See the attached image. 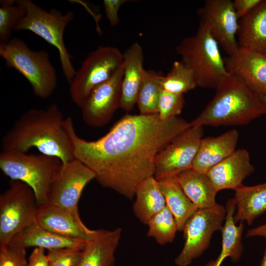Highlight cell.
I'll use <instances>...</instances> for the list:
<instances>
[{
  "instance_id": "1",
  "label": "cell",
  "mask_w": 266,
  "mask_h": 266,
  "mask_svg": "<svg viewBox=\"0 0 266 266\" xmlns=\"http://www.w3.org/2000/svg\"><path fill=\"white\" fill-rule=\"evenodd\" d=\"M67 127L74 158L94 172L100 185L132 200L137 185L154 176L158 154L191 124L179 117L163 121L158 113L127 114L93 141L77 135L70 117Z\"/></svg>"
},
{
  "instance_id": "2",
  "label": "cell",
  "mask_w": 266,
  "mask_h": 266,
  "mask_svg": "<svg viewBox=\"0 0 266 266\" xmlns=\"http://www.w3.org/2000/svg\"><path fill=\"white\" fill-rule=\"evenodd\" d=\"M0 145L2 151L25 153L35 148L63 163L74 159L66 118L56 103L24 113L3 135Z\"/></svg>"
},
{
  "instance_id": "3",
  "label": "cell",
  "mask_w": 266,
  "mask_h": 266,
  "mask_svg": "<svg viewBox=\"0 0 266 266\" xmlns=\"http://www.w3.org/2000/svg\"><path fill=\"white\" fill-rule=\"evenodd\" d=\"M213 99L191 122V126L243 125L266 114L257 96L232 74L224 76Z\"/></svg>"
},
{
  "instance_id": "4",
  "label": "cell",
  "mask_w": 266,
  "mask_h": 266,
  "mask_svg": "<svg viewBox=\"0 0 266 266\" xmlns=\"http://www.w3.org/2000/svg\"><path fill=\"white\" fill-rule=\"evenodd\" d=\"M219 45L208 29L200 22L196 33L176 46L181 61L193 71L197 87L215 89L228 73Z\"/></svg>"
},
{
  "instance_id": "5",
  "label": "cell",
  "mask_w": 266,
  "mask_h": 266,
  "mask_svg": "<svg viewBox=\"0 0 266 266\" xmlns=\"http://www.w3.org/2000/svg\"><path fill=\"white\" fill-rule=\"evenodd\" d=\"M0 56L8 67L15 69L27 79L37 97L48 98L55 90L57 74L47 51L33 50L23 40L15 37L0 42Z\"/></svg>"
},
{
  "instance_id": "6",
  "label": "cell",
  "mask_w": 266,
  "mask_h": 266,
  "mask_svg": "<svg viewBox=\"0 0 266 266\" xmlns=\"http://www.w3.org/2000/svg\"><path fill=\"white\" fill-rule=\"evenodd\" d=\"M16 1L25 7L26 14L17 23L14 31H31L54 46L59 52L63 74L70 84L76 71L71 63L72 56L64 43V33L67 25L74 19V13L68 11L63 14L55 8L48 11L31 0Z\"/></svg>"
},
{
  "instance_id": "7",
  "label": "cell",
  "mask_w": 266,
  "mask_h": 266,
  "mask_svg": "<svg viewBox=\"0 0 266 266\" xmlns=\"http://www.w3.org/2000/svg\"><path fill=\"white\" fill-rule=\"evenodd\" d=\"M62 162L43 154H28L15 151H1L0 168L11 180L21 181L33 190L38 206L47 203L52 179Z\"/></svg>"
},
{
  "instance_id": "8",
  "label": "cell",
  "mask_w": 266,
  "mask_h": 266,
  "mask_svg": "<svg viewBox=\"0 0 266 266\" xmlns=\"http://www.w3.org/2000/svg\"><path fill=\"white\" fill-rule=\"evenodd\" d=\"M38 207L32 189L11 180L9 188L0 196V247L7 246L14 236L36 222Z\"/></svg>"
},
{
  "instance_id": "9",
  "label": "cell",
  "mask_w": 266,
  "mask_h": 266,
  "mask_svg": "<svg viewBox=\"0 0 266 266\" xmlns=\"http://www.w3.org/2000/svg\"><path fill=\"white\" fill-rule=\"evenodd\" d=\"M123 62V53L116 47L99 46L91 52L69 84L72 101L80 107L92 91L109 80Z\"/></svg>"
},
{
  "instance_id": "10",
  "label": "cell",
  "mask_w": 266,
  "mask_h": 266,
  "mask_svg": "<svg viewBox=\"0 0 266 266\" xmlns=\"http://www.w3.org/2000/svg\"><path fill=\"white\" fill-rule=\"evenodd\" d=\"M226 215V208L218 203L198 209L182 230L185 242L175 260L177 266H188L207 249L213 233L222 231Z\"/></svg>"
},
{
  "instance_id": "11",
  "label": "cell",
  "mask_w": 266,
  "mask_h": 266,
  "mask_svg": "<svg viewBox=\"0 0 266 266\" xmlns=\"http://www.w3.org/2000/svg\"><path fill=\"white\" fill-rule=\"evenodd\" d=\"M202 127L191 125L158 154L154 173L157 181L176 177L193 168L203 138Z\"/></svg>"
},
{
  "instance_id": "12",
  "label": "cell",
  "mask_w": 266,
  "mask_h": 266,
  "mask_svg": "<svg viewBox=\"0 0 266 266\" xmlns=\"http://www.w3.org/2000/svg\"><path fill=\"white\" fill-rule=\"evenodd\" d=\"M95 177L90 168L76 159L62 163L51 181L47 203L78 212L83 191Z\"/></svg>"
},
{
  "instance_id": "13",
  "label": "cell",
  "mask_w": 266,
  "mask_h": 266,
  "mask_svg": "<svg viewBox=\"0 0 266 266\" xmlns=\"http://www.w3.org/2000/svg\"><path fill=\"white\" fill-rule=\"evenodd\" d=\"M197 14L212 35L228 55L238 48L236 36L239 19L231 0H206Z\"/></svg>"
},
{
  "instance_id": "14",
  "label": "cell",
  "mask_w": 266,
  "mask_h": 266,
  "mask_svg": "<svg viewBox=\"0 0 266 266\" xmlns=\"http://www.w3.org/2000/svg\"><path fill=\"white\" fill-rule=\"evenodd\" d=\"M123 75V64L109 80L92 91L80 107L82 118L87 125L92 127L106 125L120 107Z\"/></svg>"
},
{
  "instance_id": "15",
  "label": "cell",
  "mask_w": 266,
  "mask_h": 266,
  "mask_svg": "<svg viewBox=\"0 0 266 266\" xmlns=\"http://www.w3.org/2000/svg\"><path fill=\"white\" fill-rule=\"evenodd\" d=\"M226 69L256 95L266 92V55L239 47L224 58Z\"/></svg>"
},
{
  "instance_id": "16",
  "label": "cell",
  "mask_w": 266,
  "mask_h": 266,
  "mask_svg": "<svg viewBox=\"0 0 266 266\" xmlns=\"http://www.w3.org/2000/svg\"><path fill=\"white\" fill-rule=\"evenodd\" d=\"M36 221L56 234L85 242L94 232L84 224L78 212L48 203L38 206Z\"/></svg>"
},
{
  "instance_id": "17",
  "label": "cell",
  "mask_w": 266,
  "mask_h": 266,
  "mask_svg": "<svg viewBox=\"0 0 266 266\" xmlns=\"http://www.w3.org/2000/svg\"><path fill=\"white\" fill-rule=\"evenodd\" d=\"M254 171L250 155L245 149L236 150L207 173L213 186L218 192L224 189L238 188L243 181Z\"/></svg>"
},
{
  "instance_id": "18",
  "label": "cell",
  "mask_w": 266,
  "mask_h": 266,
  "mask_svg": "<svg viewBox=\"0 0 266 266\" xmlns=\"http://www.w3.org/2000/svg\"><path fill=\"white\" fill-rule=\"evenodd\" d=\"M123 75L121 85L120 107L126 111L133 109L145 72L141 46L135 42L123 53Z\"/></svg>"
},
{
  "instance_id": "19",
  "label": "cell",
  "mask_w": 266,
  "mask_h": 266,
  "mask_svg": "<svg viewBox=\"0 0 266 266\" xmlns=\"http://www.w3.org/2000/svg\"><path fill=\"white\" fill-rule=\"evenodd\" d=\"M122 233L120 228L94 230L85 243L77 266H114V254Z\"/></svg>"
},
{
  "instance_id": "20",
  "label": "cell",
  "mask_w": 266,
  "mask_h": 266,
  "mask_svg": "<svg viewBox=\"0 0 266 266\" xmlns=\"http://www.w3.org/2000/svg\"><path fill=\"white\" fill-rule=\"evenodd\" d=\"M238 137L236 130L228 131L217 136L203 137L192 168L207 173L236 150Z\"/></svg>"
},
{
  "instance_id": "21",
  "label": "cell",
  "mask_w": 266,
  "mask_h": 266,
  "mask_svg": "<svg viewBox=\"0 0 266 266\" xmlns=\"http://www.w3.org/2000/svg\"><path fill=\"white\" fill-rule=\"evenodd\" d=\"M237 36L239 47L266 55V0L239 20Z\"/></svg>"
},
{
  "instance_id": "22",
  "label": "cell",
  "mask_w": 266,
  "mask_h": 266,
  "mask_svg": "<svg viewBox=\"0 0 266 266\" xmlns=\"http://www.w3.org/2000/svg\"><path fill=\"white\" fill-rule=\"evenodd\" d=\"M86 242L56 234L45 230L35 222L14 236L9 244L25 249L34 247L50 250L66 247H84Z\"/></svg>"
},
{
  "instance_id": "23",
  "label": "cell",
  "mask_w": 266,
  "mask_h": 266,
  "mask_svg": "<svg viewBox=\"0 0 266 266\" xmlns=\"http://www.w3.org/2000/svg\"><path fill=\"white\" fill-rule=\"evenodd\" d=\"M226 215L222 231V242L221 253L217 258L208 263L205 266H220L226 258L233 263L241 259L243 251L242 235L244 229L243 222L236 225L234 216L236 210L233 198L229 199L226 204Z\"/></svg>"
},
{
  "instance_id": "24",
  "label": "cell",
  "mask_w": 266,
  "mask_h": 266,
  "mask_svg": "<svg viewBox=\"0 0 266 266\" xmlns=\"http://www.w3.org/2000/svg\"><path fill=\"white\" fill-rule=\"evenodd\" d=\"M234 191L236 223L246 222L251 225L266 212V183L252 186L243 185Z\"/></svg>"
},
{
  "instance_id": "25",
  "label": "cell",
  "mask_w": 266,
  "mask_h": 266,
  "mask_svg": "<svg viewBox=\"0 0 266 266\" xmlns=\"http://www.w3.org/2000/svg\"><path fill=\"white\" fill-rule=\"evenodd\" d=\"M135 196L133 212L139 220L145 225L147 224L154 215L166 206L159 181L154 176L145 178L137 185L135 190Z\"/></svg>"
},
{
  "instance_id": "26",
  "label": "cell",
  "mask_w": 266,
  "mask_h": 266,
  "mask_svg": "<svg viewBox=\"0 0 266 266\" xmlns=\"http://www.w3.org/2000/svg\"><path fill=\"white\" fill-rule=\"evenodd\" d=\"M176 177L184 192L198 209L210 207L217 203L218 192L207 173L192 168L180 173Z\"/></svg>"
},
{
  "instance_id": "27",
  "label": "cell",
  "mask_w": 266,
  "mask_h": 266,
  "mask_svg": "<svg viewBox=\"0 0 266 266\" xmlns=\"http://www.w3.org/2000/svg\"><path fill=\"white\" fill-rule=\"evenodd\" d=\"M158 181L166 205L175 218L178 231H182L186 223L198 208L184 192L176 176Z\"/></svg>"
},
{
  "instance_id": "28",
  "label": "cell",
  "mask_w": 266,
  "mask_h": 266,
  "mask_svg": "<svg viewBox=\"0 0 266 266\" xmlns=\"http://www.w3.org/2000/svg\"><path fill=\"white\" fill-rule=\"evenodd\" d=\"M164 75L159 71L145 70L136 102L140 114L158 113V101L162 90L160 80Z\"/></svg>"
},
{
  "instance_id": "29",
  "label": "cell",
  "mask_w": 266,
  "mask_h": 266,
  "mask_svg": "<svg viewBox=\"0 0 266 266\" xmlns=\"http://www.w3.org/2000/svg\"><path fill=\"white\" fill-rule=\"evenodd\" d=\"M162 89L174 94L183 95L197 86L192 70L181 60L175 61L161 80Z\"/></svg>"
},
{
  "instance_id": "30",
  "label": "cell",
  "mask_w": 266,
  "mask_h": 266,
  "mask_svg": "<svg viewBox=\"0 0 266 266\" xmlns=\"http://www.w3.org/2000/svg\"><path fill=\"white\" fill-rule=\"evenodd\" d=\"M147 235L153 237L160 245L171 242L178 231L175 218L166 206L148 221Z\"/></svg>"
},
{
  "instance_id": "31",
  "label": "cell",
  "mask_w": 266,
  "mask_h": 266,
  "mask_svg": "<svg viewBox=\"0 0 266 266\" xmlns=\"http://www.w3.org/2000/svg\"><path fill=\"white\" fill-rule=\"evenodd\" d=\"M26 14L24 6L15 0L0 1V42H7L17 23Z\"/></svg>"
},
{
  "instance_id": "32",
  "label": "cell",
  "mask_w": 266,
  "mask_h": 266,
  "mask_svg": "<svg viewBox=\"0 0 266 266\" xmlns=\"http://www.w3.org/2000/svg\"><path fill=\"white\" fill-rule=\"evenodd\" d=\"M185 100L183 95L176 94L162 89L158 101L159 117L165 121L177 117L182 112Z\"/></svg>"
},
{
  "instance_id": "33",
  "label": "cell",
  "mask_w": 266,
  "mask_h": 266,
  "mask_svg": "<svg viewBox=\"0 0 266 266\" xmlns=\"http://www.w3.org/2000/svg\"><path fill=\"white\" fill-rule=\"evenodd\" d=\"M84 247H66L48 250L49 266H77Z\"/></svg>"
},
{
  "instance_id": "34",
  "label": "cell",
  "mask_w": 266,
  "mask_h": 266,
  "mask_svg": "<svg viewBox=\"0 0 266 266\" xmlns=\"http://www.w3.org/2000/svg\"><path fill=\"white\" fill-rule=\"evenodd\" d=\"M26 249L8 244L0 247V266H27Z\"/></svg>"
},
{
  "instance_id": "35",
  "label": "cell",
  "mask_w": 266,
  "mask_h": 266,
  "mask_svg": "<svg viewBox=\"0 0 266 266\" xmlns=\"http://www.w3.org/2000/svg\"><path fill=\"white\" fill-rule=\"evenodd\" d=\"M128 0H104L103 7L106 17L111 27H115L119 22L118 11L122 4Z\"/></svg>"
},
{
  "instance_id": "36",
  "label": "cell",
  "mask_w": 266,
  "mask_h": 266,
  "mask_svg": "<svg viewBox=\"0 0 266 266\" xmlns=\"http://www.w3.org/2000/svg\"><path fill=\"white\" fill-rule=\"evenodd\" d=\"M262 0H234L233 1V7L236 14L239 20L243 18L254 8Z\"/></svg>"
},
{
  "instance_id": "37",
  "label": "cell",
  "mask_w": 266,
  "mask_h": 266,
  "mask_svg": "<svg viewBox=\"0 0 266 266\" xmlns=\"http://www.w3.org/2000/svg\"><path fill=\"white\" fill-rule=\"evenodd\" d=\"M27 266H49L45 249L35 247L28 258Z\"/></svg>"
},
{
  "instance_id": "38",
  "label": "cell",
  "mask_w": 266,
  "mask_h": 266,
  "mask_svg": "<svg viewBox=\"0 0 266 266\" xmlns=\"http://www.w3.org/2000/svg\"><path fill=\"white\" fill-rule=\"evenodd\" d=\"M254 236H263L266 238V223L247 231L246 237Z\"/></svg>"
},
{
  "instance_id": "39",
  "label": "cell",
  "mask_w": 266,
  "mask_h": 266,
  "mask_svg": "<svg viewBox=\"0 0 266 266\" xmlns=\"http://www.w3.org/2000/svg\"><path fill=\"white\" fill-rule=\"evenodd\" d=\"M257 96L261 102L266 108V92L262 94Z\"/></svg>"
},
{
  "instance_id": "40",
  "label": "cell",
  "mask_w": 266,
  "mask_h": 266,
  "mask_svg": "<svg viewBox=\"0 0 266 266\" xmlns=\"http://www.w3.org/2000/svg\"><path fill=\"white\" fill-rule=\"evenodd\" d=\"M265 238L266 240V238ZM260 266H266V246L265 248L264 254L262 260L261 261V262L260 263Z\"/></svg>"
}]
</instances>
